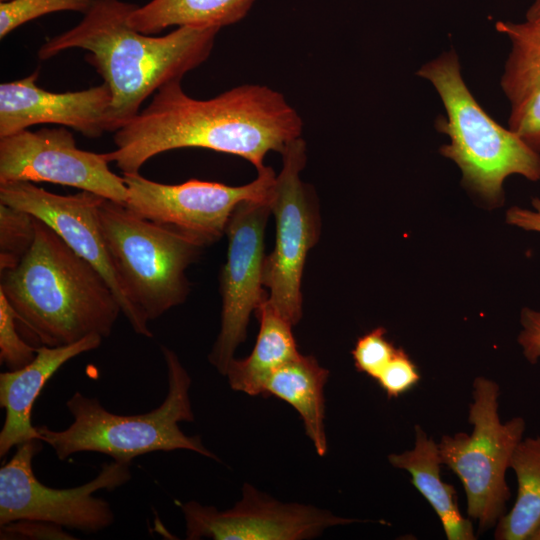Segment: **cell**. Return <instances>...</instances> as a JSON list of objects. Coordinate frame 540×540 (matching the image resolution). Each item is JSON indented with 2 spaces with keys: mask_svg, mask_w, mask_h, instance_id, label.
<instances>
[{
  "mask_svg": "<svg viewBox=\"0 0 540 540\" xmlns=\"http://www.w3.org/2000/svg\"><path fill=\"white\" fill-rule=\"evenodd\" d=\"M180 507L189 540H303L355 521L314 506L279 502L248 483L242 488L241 500L231 509L219 511L196 501Z\"/></svg>",
  "mask_w": 540,
  "mask_h": 540,
  "instance_id": "cell-14",
  "label": "cell"
},
{
  "mask_svg": "<svg viewBox=\"0 0 540 540\" xmlns=\"http://www.w3.org/2000/svg\"><path fill=\"white\" fill-rule=\"evenodd\" d=\"M35 439L17 446L13 457L0 468V526L17 520H41L84 532H98L114 522L110 504L94 496L114 490L131 479L130 464L104 463L91 481L57 489L34 475L32 460L42 449Z\"/></svg>",
  "mask_w": 540,
  "mask_h": 540,
  "instance_id": "cell-9",
  "label": "cell"
},
{
  "mask_svg": "<svg viewBox=\"0 0 540 540\" xmlns=\"http://www.w3.org/2000/svg\"><path fill=\"white\" fill-rule=\"evenodd\" d=\"M520 323L518 343L527 361L535 364L540 359V310L522 309Z\"/></svg>",
  "mask_w": 540,
  "mask_h": 540,
  "instance_id": "cell-29",
  "label": "cell"
},
{
  "mask_svg": "<svg viewBox=\"0 0 540 540\" xmlns=\"http://www.w3.org/2000/svg\"><path fill=\"white\" fill-rule=\"evenodd\" d=\"M35 217L0 203V271L16 267L35 240Z\"/></svg>",
  "mask_w": 540,
  "mask_h": 540,
  "instance_id": "cell-23",
  "label": "cell"
},
{
  "mask_svg": "<svg viewBox=\"0 0 540 540\" xmlns=\"http://www.w3.org/2000/svg\"><path fill=\"white\" fill-rule=\"evenodd\" d=\"M388 460L394 467L410 473L412 484L438 515L447 539H475L471 522L459 510L456 490L441 479L438 444L420 426H415L413 449L390 454Z\"/></svg>",
  "mask_w": 540,
  "mask_h": 540,
  "instance_id": "cell-18",
  "label": "cell"
},
{
  "mask_svg": "<svg viewBox=\"0 0 540 540\" xmlns=\"http://www.w3.org/2000/svg\"><path fill=\"white\" fill-rule=\"evenodd\" d=\"M137 6L122 0H94L76 26L48 39L37 52L43 61L68 49L88 52L86 61L112 92L110 132L137 116L151 94L181 81L205 62L220 30L179 26L164 36H150L128 23Z\"/></svg>",
  "mask_w": 540,
  "mask_h": 540,
  "instance_id": "cell-2",
  "label": "cell"
},
{
  "mask_svg": "<svg viewBox=\"0 0 540 540\" xmlns=\"http://www.w3.org/2000/svg\"><path fill=\"white\" fill-rule=\"evenodd\" d=\"M498 396L497 383L477 377L469 408L471 434L445 435L438 443L441 463L461 481L466 493L467 513L478 521L482 530L496 525L505 514L510 499L505 474L526 427L519 416L505 423L500 421Z\"/></svg>",
  "mask_w": 540,
  "mask_h": 540,
  "instance_id": "cell-7",
  "label": "cell"
},
{
  "mask_svg": "<svg viewBox=\"0 0 540 540\" xmlns=\"http://www.w3.org/2000/svg\"><path fill=\"white\" fill-rule=\"evenodd\" d=\"M419 379L420 375L415 364L402 349H397L377 378V382L387 396L392 398L411 389Z\"/></svg>",
  "mask_w": 540,
  "mask_h": 540,
  "instance_id": "cell-27",
  "label": "cell"
},
{
  "mask_svg": "<svg viewBox=\"0 0 540 540\" xmlns=\"http://www.w3.org/2000/svg\"><path fill=\"white\" fill-rule=\"evenodd\" d=\"M255 0H151L137 6L129 18L131 27L156 34L170 26L222 28L243 19Z\"/></svg>",
  "mask_w": 540,
  "mask_h": 540,
  "instance_id": "cell-21",
  "label": "cell"
},
{
  "mask_svg": "<svg viewBox=\"0 0 540 540\" xmlns=\"http://www.w3.org/2000/svg\"><path fill=\"white\" fill-rule=\"evenodd\" d=\"M328 376V370L314 357L299 354L269 376L263 392L287 402L299 413L319 456H325L328 449L324 425Z\"/></svg>",
  "mask_w": 540,
  "mask_h": 540,
  "instance_id": "cell-19",
  "label": "cell"
},
{
  "mask_svg": "<svg viewBox=\"0 0 540 540\" xmlns=\"http://www.w3.org/2000/svg\"><path fill=\"white\" fill-rule=\"evenodd\" d=\"M104 199L82 190L73 195H59L32 182L0 184V203L28 212L52 228L105 278L134 332L152 337L149 321L127 297L109 254L99 219V207Z\"/></svg>",
  "mask_w": 540,
  "mask_h": 540,
  "instance_id": "cell-13",
  "label": "cell"
},
{
  "mask_svg": "<svg viewBox=\"0 0 540 540\" xmlns=\"http://www.w3.org/2000/svg\"><path fill=\"white\" fill-rule=\"evenodd\" d=\"M416 75L431 83L441 99L445 114L437 117L435 127L450 142L439 152L457 164L468 190L497 207L504 203L503 185L509 176L540 180V153L478 103L462 76L456 51L426 62Z\"/></svg>",
  "mask_w": 540,
  "mask_h": 540,
  "instance_id": "cell-4",
  "label": "cell"
},
{
  "mask_svg": "<svg viewBox=\"0 0 540 540\" xmlns=\"http://www.w3.org/2000/svg\"><path fill=\"white\" fill-rule=\"evenodd\" d=\"M529 540H540V526L533 532Z\"/></svg>",
  "mask_w": 540,
  "mask_h": 540,
  "instance_id": "cell-32",
  "label": "cell"
},
{
  "mask_svg": "<svg viewBox=\"0 0 540 540\" xmlns=\"http://www.w3.org/2000/svg\"><path fill=\"white\" fill-rule=\"evenodd\" d=\"M109 163L106 153L78 148L64 127L26 129L0 137V184L49 182L124 204V178L111 171Z\"/></svg>",
  "mask_w": 540,
  "mask_h": 540,
  "instance_id": "cell-12",
  "label": "cell"
},
{
  "mask_svg": "<svg viewBox=\"0 0 540 540\" xmlns=\"http://www.w3.org/2000/svg\"><path fill=\"white\" fill-rule=\"evenodd\" d=\"M270 202L243 201L225 230L227 259L220 273V331L209 361L225 376L237 347L244 342L250 314L268 299L263 285L264 233Z\"/></svg>",
  "mask_w": 540,
  "mask_h": 540,
  "instance_id": "cell-11",
  "label": "cell"
},
{
  "mask_svg": "<svg viewBox=\"0 0 540 540\" xmlns=\"http://www.w3.org/2000/svg\"><path fill=\"white\" fill-rule=\"evenodd\" d=\"M517 495L510 512L497 522V540H529L540 526V436L522 439L510 461Z\"/></svg>",
  "mask_w": 540,
  "mask_h": 540,
  "instance_id": "cell-22",
  "label": "cell"
},
{
  "mask_svg": "<svg viewBox=\"0 0 540 540\" xmlns=\"http://www.w3.org/2000/svg\"><path fill=\"white\" fill-rule=\"evenodd\" d=\"M38 71L0 85V137L39 124L70 127L89 138L109 130L112 92L103 82L85 90L51 92L37 85Z\"/></svg>",
  "mask_w": 540,
  "mask_h": 540,
  "instance_id": "cell-15",
  "label": "cell"
},
{
  "mask_svg": "<svg viewBox=\"0 0 540 540\" xmlns=\"http://www.w3.org/2000/svg\"><path fill=\"white\" fill-rule=\"evenodd\" d=\"M35 240L14 268L0 271V291L17 323L42 346L89 335L110 336L121 311L105 278L47 224L35 218Z\"/></svg>",
  "mask_w": 540,
  "mask_h": 540,
  "instance_id": "cell-3",
  "label": "cell"
},
{
  "mask_svg": "<svg viewBox=\"0 0 540 540\" xmlns=\"http://www.w3.org/2000/svg\"><path fill=\"white\" fill-rule=\"evenodd\" d=\"M524 21L540 30V0H533L526 10Z\"/></svg>",
  "mask_w": 540,
  "mask_h": 540,
  "instance_id": "cell-31",
  "label": "cell"
},
{
  "mask_svg": "<svg viewBox=\"0 0 540 540\" xmlns=\"http://www.w3.org/2000/svg\"><path fill=\"white\" fill-rule=\"evenodd\" d=\"M533 209L513 206L506 212V222L526 231L540 233V198L531 201Z\"/></svg>",
  "mask_w": 540,
  "mask_h": 540,
  "instance_id": "cell-30",
  "label": "cell"
},
{
  "mask_svg": "<svg viewBox=\"0 0 540 540\" xmlns=\"http://www.w3.org/2000/svg\"><path fill=\"white\" fill-rule=\"evenodd\" d=\"M0 1H8V0H0Z\"/></svg>",
  "mask_w": 540,
  "mask_h": 540,
  "instance_id": "cell-33",
  "label": "cell"
},
{
  "mask_svg": "<svg viewBox=\"0 0 540 540\" xmlns=\"http://www.w3.org/2000/svg\"><path fill=\"white\" fill-rule=\"evenodd\" d=\"M257 173L255 180L241 186L198 179L169 185L139 173H123L127 187L124 205L136 215L205 247L225 234L228 220L239 203L270 202L276 174L267 166Z\"/></svg>",
  "mask_w": 540,
  "mask_h": 540,
  "instance_id": "cell-10",
  "label": "cell"
},
{
  "mask_svg": "<svg viewBox=\"0 0 540 540\" xmlns=\"http://www.w3.org/2000/svg\"><path fill=\"white\" fill-rule=\"evenodd\" d=\"M38 347L25 342L17 330L15 312L0 291V360L9 370L20 369L35 357Z\"/></svg>",
  "mask_w": 540,
  "mask_h": 540,
  "instance_id": "cell-25",
  "label": "cell"
},
{
  "mask_svg": "<svg viewBox=\"0 0 540 540\" xmlns=\"http://www.w3.org/2000/svg\"><path fill=\"white\" fill-rule=\"evenodd\" d=\"M102 340V336L93 334L69 345L38 346L29 364L0 374V406L5 410L0 432V457L14 446L39 439L37 428L31 422V413L40 392L61 366L82 353L97 349Z\"/></svg>",
  "mask_w": 540,
  "mask_h": 540,
  "instance_id": "cell-16",
  "label": "cell"
},
{
  "mask_svg": "<svg viewBox=\"0 0 540 540\" xmlns=\"http://www.w3.org/2000/svg\"><path fill=\"white\" fill-rule=\"evenodd\" d=\"M259 332L249 356L233 358L225 376L230 387L251 396L263 395L269 376L280 366L297 357L292 324L284 319L266 299L256 310Z\"/></svg>",
  "mask_w": 540,
  "mask_h": 540,
  "instance_id": "cell-20",
  "label": "cell"
},
{
  "mask_svg": "<svg viewBox=\"0 0 540 540\" xmlns=\"http://www.w3.org/2000/svg\"><path fill=\"white\" fill-rule=\"evenodd\" d=\"M94 0H8L0 1V38L46 14L73 11L85 14Z\"/></svg>",
  "mask_w": 540,
  "mask_h": 540,
  "instance_id": "cell-24",
  "label": "cell"
},
{
  "mask_svg": "<svg viewBox=\"0 0 540 540\" xmlns=\"http://www.w3.org/2000/svg\"><path fill=\"white\" fill-rule=\"evenodd\" d=\"M0 539H75L61 525L41 520H17L0 526Z\"/></svg>",
  "mask_w": 540,
  "mask_h": 540,
  "instance_id": "cell-28",
  "label": "cell"
},
{
  "mask_svg": "<svg viewBox=\"0 0 540 540\" xmlns=\"http://www.w3.org/2000/svg\"><path fill=\"white\" fill-rule=\"evenodd\" d=\"M397 348L387 340L384 327H377L361 336L352 350L355 367L377 380Z\"/></svg>",
  "mask_w": 540,
  "mask_h": 540,
  "instance_id": "cell-26",
  "label": "cell"
},
{
  "mask_svg": "<svg viewBox=\"0 0 540 540\" xmlns=\"http://www.w3.org/2000/svg\"><path fill=\"white\" fill-rule=\"evenodd\" d=\"M281 155L282 169L269 203L275 217V246L264 258L262 278L268 302L294 326L302 318L303 269L318 241L320 221L313 190L300 177L307 158L305 141L301 137L291 141Z\"/></svg>",
  "mask_w": 540,
  "mask_h": 540,
  "instance_id": "cell-8",
  "label": "cell"
},
{
  "mask_svg": "<svg viewBox=\"0 0 540 540\" xmlns=\"http://www.w3.org/2000/svg\"><path fill=\"white\" fill-rule=\"evenodd\" d=\"M99 219L124 291L148 321L185 302L190 292L185 271L202 245L108 199L99 207Z\"/></svg>",
  "mask_w": 540,
  "mask_h": 540,
  "instance_id": "cell-6",
  "label": "cell"
},
{
  "mask_svg": "<svg viewBox=\"0 0 540 540\" xmlns=\"http://www.w3.org/2000/svg\"><path fill=\"white\" fill-rule=\"evenodd\" d=\"M510 50L500 79L509 103L507 127L540 153V30L527 22L497 21Z\"/></svg>",
  "mask_w": 540,
  "mask_h": 540,
  "instance_id": "cell-17",
  "label": "cell"
},
{
  "mask_svg": "<svg viewBox=\"0 0 540 540\" xmlns=\"http://www.w3.org/2000/svg\"><path fill=\"white\" fill-rule=\"evenodd\" d=\"M302 131L301 116L268 86L241 85L199 100L175 81L158 89L145 109L114 132L116 149L106 156L123 173H139L160 153L204 148L239 156L260 171L268 152L281 154Z\"/></svg>",
  "mask_w": 540,
  "mask_h": 540,
  "instance_id": "cell-1",
  "label": "cell"
},
{
  "mask_svg": "<svg viewBox=\"0 0 540 540\" xmlns=\"http://www.w3.org/2000/svg\"><path fill=\"white\" fill-rule=\"evenodd\" d=\"M161 352L167 366L168 393L159 407L144 414L119 415L104 408L97 398L75 392L66 402L73 417L71 425L61 431L36 426L39 439L60 460L88 451L131 464L134 458L150 452L184 449L220 461L200 437L188 436L180 429V422L194 420L191 378L172 349L161 345Z\"/></svg>",
  "mask_w": 540,
  "mask_h": 540,
  "instance_id": "cell-5",
  "label": "cell"
}]
</instances>
